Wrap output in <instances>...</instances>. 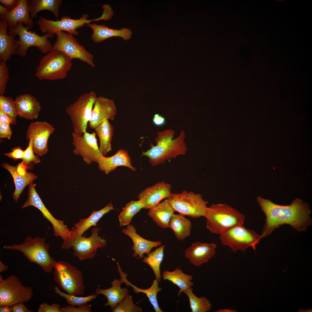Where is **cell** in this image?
Instances as JSON below:
<instances>
[{"mask_svg": "<svg viewBox=\"0 0 312 312\" xmlns=\"http://www.w3.org/2000/svg\"><path fill=\"white\" fill-rule=\"evenodd\" d=\"M257 200L266 216L262 237L270 234L275 228L285 224L291 225L299 231L306 230L311 224L309 207L300 199L294 200L288 205L275 204L269 199L261 197H257Z\"/></svg>", "mask_w": 312, "mask_h": 312, "instance_id": "6da1fadb", "label": "cell"}, {"mask_svg": "<svg viewBox=\"0 0 312 312\" xmlns=\"http://www.w3.org/2000/svg\"><path fill=\"white\" fill-rule=\"evenodd\" d=\"M175 134L174 131L169 129L157 131L155 139L156 145L150 144L151 148L142 153V155L148 157L150 164L156 166L170 159L186 154L187 148L185 141L184 131L181 130L175 138H174Z\"/></svg>", "mask_w": 312, "mask_h": 312, "instance_id": "7a4b0ae2", "label": "cell"}, {"mask_svg": "<svg viewBox=\"0 0 312 312\" xmlns=\"http://www.w3.org/2000/svg\"><path fill=\"white\" fill-rule=\"evenodd\" d=\"M205 217L207 228L212 233L221 234L235 226L243 224L245 216L226 204H213L208 207Z\"/></svg>", "mask_w": 312, "mask_h": 312, "instance_id": "3957f363", "label": "cell"}, {"mask_svg": "<svg viewBox=\"0 0 312 312\" xmlns=\"http://www.w3.org/2000/svg\"><path fill=\"white\" fill-rule=\"evenodd\" d=\"M45 240L38 237L33 238L29 236L22 244L4 246L3 247L8 250L20 251L30 262L39 265L45 273H50L54 268L56 261L50 256L49 253L50 246L45 243Z\"/></svg>", "mask_w": 312, "mask_h": 312, "instance_id": "277c9868", "label": "cell"}, {"mask_svg": "<svg viewBox=\"0 0 312 312\" xmlns=\"http://www.w3.org/2000/svg\"><path fill=\"white\" fill-rule=\"evenodd\" d=\"M103 9V14L97 18L88 19V16L87 14H83L78 19H72L69 16H64L60 20L55 21L47 19L40 16L37 24L39 29L43 33H49L53 35L60 31H64L77 36L79 34L77 29L83 26L85 24L90 23L92 21H107L112 18L114 14L112 10L108 7H104Z\"/></svg>", "mask_w": 312, "mask_h": 312, "instance_id": "5b68a950", "label": "cell"}, {"mask_svg": "<svg viewBox=\"0 0 312 312\" xmlns=\"http://www.w3.org/2000/svg\"><path fill=\"white\" fill-rule=\"evenodd\" d=\"M72 65L71 60L65 54L52 50L41 59L35 75L40 80L62 79L66 77Z\"/></svg>", "mask_w": 312, "mask_h": 312, "instance_id": "8992f818", "label": "cell"}, {"mask_svg": "<svg viewBox=\"0 0 312 312\" xmlns=\"http://www.w3.org/2000/svg\"><path fill=\"white\" fill-rule=\"evenodd\" d=\"M100 230L98 227L93 228L91 235L86 237L78 235L75 227H73L70 230V238L63 242L61 248L68 250L72 248L73 256L80 261L92 259L96 256L98 248L104 247L107 245L106 240L98 235Z\"/></svg>", "mask_w": 312, "mask_h": 312, "instance_id": "52a82bcc", "label": "cell"}, {"mask_svg": "<svg viewBox=\"0 0 312 312\" xmlns=\"http://www.w3.org/2000/svg\"><path fill=\"white\" fill-rule=\"evenodd\" d=\"M54 281L69 294L83 295L86 288L82 272L70 263L63 261L56 262L54 267Z\"/></svg>", "mask_w": 312, "mask_h": 312, "instance_id": "ba28073f", "label": "cell"}, {"mask_svg": "<svg viewBox=\"0 0 312 312\" xmlns=\"http://www.w3.org/2000/svg\"><path fill=\"white\" fill-rule=\"evenodd\" d=\"M97 97L93 91L84 93L66 108V112L71 122L73 132L79 136H81L86 131Z\"/></svg>", "mask_w": 312, "mask_h": 312, "instance_id": "9c48e42d", "label": "cell"}, {"mask_svg": "<svg viewBox=\"0 0 312 312\" xmlns=\"http://www.w3.org/2000/svg\"><path fill=\"white\" fill-rule=\"evenodd\" d=\"M167 199L175 211L180 214L193 218L205 216L208 202L200 194L184 190L180 193H172Z\"/></svg>", "mask_w": 312, "mask_h": 312, "instance_id": "30bf717a", "label": "cell"}, {"mask_svg": "<svg viewBox=\"0 0 312 312\" xmlns=\"http://www.w3.org/2000/svg\"><path fill=\"white\" fill-rule=\"evenodd\" d=\"M23 24L19 23L14 27L8 29V34L17 35L19 37L16 54L22 57H25L28 49L31 46L36 47L43 53H48L52 50L53 45L48 38L52 37L53 34L47 33L40 36L34 31H28L29 28L24 27Z\"/></svg>", "mask_w": 312, "mask_h": 312, "instance_id": "8fae6325", "label": "cell"}, {"mask_svg": "<svg viewBox=\"0 0 312 312\" xmlns=\"http://www.w3.org/2000/svg\"><path fill=\"white\" fill-rule=\"evenodd\" d=\"M33 296L32 288L24 285L17 276L10 275L3 279L0 275V306L27 303Z\"/></svg>", "mask_w": 312, "mask_h": 312, "instance_id": "7c38bea8", "label": "cell"}, {"mask_svg": "<svg viewBox=\"0 0 312 312\" xmlns=\"http://www.w3.org/2000/svg\"><path fill=\"white\" fill-rule=\"evenodd\" d=\"M220 235L222 244L229 247L234 252L239 250L244 252L249 247L255 250L262 238L261 235L246 229L243 224L232 227Z\"/></svg>", "mask_w": 312, "mask_h": 312, "instance_id": "4fadbf2b", "label": "cell"}, {"mask_svg": "<svg viewBox=\"0 0 312 312\" xmlns=\"http://www.w3.org/2000/svg\"><path fill=\"white\" fill-rule=\"evenodd\" d=\"M56 40L52 50L60 51L71 60L78 59L93 68L95 67L94 56L80 44L73 35L64 31L56 34Z\"/></svg>", "mask_w": 312, "mask_h": 312, "instance_id": "5bb4252c", "label": "cell"}, {"mask_svg": "<svg viewBox=\"0 0 312 312\" xmlns=\"http://www.w3.org/2000/svg\"><path fill=\"white\" fill-rule=\"evenodd\" d=\"M72 144L74 148L73 153L82 157L88 165L97 163L99 158L102 155L99 149L95 132L89 133L87 131L81 136L74 132L72 134Z\"/></svg>", "mask_w": 312, "mask_h": 312, "instance_id": "9a60e30c", "label": "cell"}, {"mask_svg": "<svg viewBox=\"0 0 312 312\" xmlns=\"http://www.w3.org/2000/svg\"><path fill=\"white\" fill-rule=\"evenodd\" d=\"M31 206L38 209L43 216L51 224L55 236L61 237L64 241L70 238V230L64 224L63 221L58 220L53 216L44 205L35 187H33L29 189L27 200L22 207L24 208Z\"/></svg>", "mask_w": 312, "mask_h": 312, "instance_id": "2e32d148", "label": "cell"}, {"mask_svg": "<svg viewBox=\"0 0 312 312\" xmlns=\"http://www.w3.org/2000/svg\"><path fill=\"white\" fill-rule=\"evenodd\" d=\"M55 130L52 125L46 122L37 121L30 124L26 137L28 140H32L33 151L36 155L42 156L47 152L48 140Z\"/></svg>", "mask_w": 312, "mask_h": 312, "instance_id": "e0dca14e", "label": "cell"}, {"mask_svg": "<svg viewBox=\"0 0 312 312\" xmlns=\"http://www.w3.org/2000/svg\"><path fill=\"white\" fill-rule=\"evenodd\" d=\"M171 185L163 181L146 188L140 192L139 200L143 205V209H150L159 204L163 199L168 198L172 194Z\"/></svg>", "mask_w": 312, "mask_h": 312, "instance_id": "ac0fdd59", "label": "cell"}, {"mask_svg": "<svg viewBox=\"0 0 312 312\" xmlns=\"http://www.w3.org/2000/svg\"><path fill=\"white\" fill-rule=\"evenodd\" d=\"M117 111L113 100L103 96H97L88 122L89 127L94 129L106 119L114 120Z\"/></svg>", "mask_w": 312, "mask_h": 312, "instance_id": "d6986e66", "label": "cell"}, {"mask_svg": "<svg viewBox=\"0 0 312 312\" xmlns=\"http://www.w3.org/2000/svg\"><path fill=\"white\" fill-rule=\"evenodd\" d=\"M216 247L213 243L196 242L185 250V255L191 263L198 267L207 262L214 256Z\"/></svg>", "mask_w": 312, "mask_h": 312, "instance_id": "ffe728a7", "label": "cell"}, {"mask_svg": "<svg viewBox=\"0 0 312 312\" xmlns=\"http://www.w3.org/2000/svg\"><path fill=\"white\" fill-rule=\"evenodd\" d=\"M98 168L106 174L115 170L120 166L128 168L133 171L136 168L131 164V159L127 151L123 149L118 150L114 155L109 157L101 156L98 162Z\"/></svg>", "mask_w": 312, "mask_h": 312, "instance_id": "44dd1931", "label": "cell"}, {"mask_svg": "<svg viewBox=\"0 0 312 312\" xmlns=\"http://www.w3.org/2000/svg\"><path fill=\"white\" fill-rule=\"evenodd\" d=\"M122 231L132 240L133 246L132 248L134 252L133 255L137 259L143 258L144 254H148L153 248L161 244L160 241H151L142 238L137 233L135 227L132 224L127 225V228L123 229Z\"/></svg>", "mask_w": 312, "mask_h": 312, "instance_id": "7402d4cb", "label": "cell"}, {"mask_svg": "<svg viewBox=\"0 0 312 312\" xmlns=\"http://www.w3.org/2000/svg\"><path fill=\"white\" fill-rule=\"evenodd\" d=\"M14 101L18 116L28 120L37 118L41 107L34 96L29 94H21L16 97Z\"/></svg>", "mask_w": 312, "mask_h": 312, "instance_id": "603a6c76", "label": "cell"}, {"mask_svg": "<svg viewBox=\"0 0 312 312\" xmlns=\"http://www.w3.org/2000/svg\"><path fill=\"white\" fill-rule=\"evenodd\" d=\"M0 19L7 22L8 29L14 27L20 23L24 24L29 29L31 28L33 25V22L29 12L28 0H18L16 6L9 11Z\"/></svg>", "mask_w": 312, "mask_h": 312, "instance_id": "cb8c5ba5", "label": "cell"}, {"mask_svg": "<svg viewBox=\"0 0 312 312\" xmlns=\"http://www.w3.org/2000/svg\"><path fill=\"white\" fill-rule=\"evenodd\" d=\"M86 25L92 30L91 38L95 43H99L113 37H120L125 40L130 39L132 32L129 29L122 28L120 30L111 29L105 24L90 23Z\"/></svg>", "mask_w": 312, "mask_h": 312, "instance_id": "d4e9b609", "label": "cell"}, {"mask_svg": "<svg viewBox=\"0 0 312 312\" xmlns=\"http://www.w3.org/2000/svg\"><path fill=\"white\" fill-rule=\"evenodd\" d=\"M8 25L7 22L0 20V60L7 62L11 55L16 54L18 47V40L15 35L7 33Z\"/></svg>", "mask_w": 312, "mask_h": 312, "instance_id": "484cf974", "label": "cell"}, {"mask_svg": "<svg viewBox=\"0 0 312 312\" xmlns=\"http://www.w3.org/2000/svg\"><path fill=\"white\" fill-rule=\"evenodd\" d=\"M122 283L120 280L114 279L111 283V287L106 289L98 288L95 290V293L97 295L102 294L106 297L107 302L105 303L104 306H110L112 311L128 294L129 292L127 288L121 287L120 285Z\"/></svg>", "mask_w": 312, "mask_h": 312, "instance_id": "4316f807", "label": "cell"}, {"mask_svg": "<svg viewBox=\"0 0 312 312\" xmlns=\"http://www.w3.org/2000/svg\"><path fill=\"white\" fill-rule=\"evenodd\" d=\"M174 212L168 199L166 198L154 207L149 209L148 214L158 226L164 229L168 228L170 219Z\"/></svg>", "mask_w": 312, "mask_h": 312, "instance_id": "83f0119b", "label": "cell"}, {"mask_svg": "<svg viewBox=\"0 0 312 312\" xmlns=\"http://www.w3.org/2000/svg\"><path fill=\"white\" fill-rule=\"evenodd\" d=\"M1 166L7 170L12 176L15 185V191L13 194L14 200L17 202L23 190L27 185L33 182L38 177L32 172H27L24 175L19 174L17 171V166H11L4 163Z\"/></svg>", "mask_w": 312, "mask_h": 312, "instance_id": "f1b7e54d", "label": "cell"}, {"mask_svg": "<svg viewBox=\"0 0 312 312\" xmlns=\"http://www.w3.org/2000/svg\"><path fill=\"white\" fill-rule=\"evenodd\" d=\"M94 130L99 139V150L102 155L105 156L112 150L113 127L109 120L106 119Z\"/></svg>", "mask_w": 312, "mask_h": 312, "instance_id": "f546056e", "label": "cell"}, {"mask_svg": "<svg viewBox=\"0 0 312 312\" xmlns=\"http://www.w3.org/2000/svg\"><path fill=\"white\" fill-rule=\"evenodd\" d=\"M112 202H110L104 207L98 211H93L90 215L86 218H82L75 224V227L77 234L82 236L84 233L91 226H95L100 219L105 214L111 210H114Z\"/></svg>", "mask_w": 312, "mask_h": 312, "instance_id": "4dcf8cb0", "label": "cell"}, {"mask_svg": "<svg viewBox=\"0 0 312 312\" xmlns=\"http://www.w3.org/2000/svg\"><path fill=\"white\" fill-rule=\"evenodd\" d=\"M61 0H34L28 1V9L31 18H36L37 13L42 10L51 11L55 18L60 16L59 9Z\"/></svg>", "mask_w": 312, "mask_h": 312, "instance_id": "1f68e13d", "label": "cell"}, {"mask_svg": "<svg viewBox=\"0 0 312 312\" xmlns=\"http://www.w3.org/2000/svg\"><path fill=\"white\" fill-rule=\"evenodd\" d=\"M168 228L173 231L178 239L182 241L190 235L192 224L184 216L174 214L170 219Z\"/></svg>", "mask_w": 312, "mask_h": 312, "instance_id": "d6a6232c", "label": "cell"}, {"mask_svg": "<svg viewBox=\"0 0 312 312\" xmlns=\"http://www.w3.org/2000/svg\"><path fill=\"white\" fill-rule=\"evenodd\" d=\"M161 277L164 280H167L177 285L179 288L178 295L180 294L184 290L193 286L192 276L185 274L182 270L177 267L173 271L165 270L163 272Z\"/></svg>", "mask_w": 312, "mask_h": 312, "instance_id": "836d02e7", "label": "cell"}, {"mask_svg": "<svg viewBox=\"0 0 312 312\" xmlns=\"http://www.w3.org/2000/svg\"><path fill=\"white\" fill-rule=\"evenodd\" d=\"M165 245H162L155 250L151 251L145 257H144L143 261L149 265L153 270L156 278L159 283L161 281V276L160 266L164 257V249Z\"/></svg>", "mask_w": 312, "mask_h": 312, "instance_id": "e575fe53", "label": "cell"}, {"mask_svg": "<svg viewBox=\"0 0 312 312\" xmlns=\"http://www.w3.org/2000/svg\"><path fill=\"white\" fill-rule=\"evenodd\" d=\"M142 209H143V205L140 200H132L127 203L118 216L120 227L129 224L134 216Z\"/></svg>", "mask_w": 312, "mask_h": 312, "instance_id": "d590c367", "label": "cell"}, {"mask_svg": "<svg viewBox=\"0 0 312 312\" xmlns=\"http://www.w3.org/2000/svg\"><path fill=\"white\" fill-rule=\"evenodd\" d=\"M192 290L191 287L182 292L189 298L192 312H207L210 311L212 306L209 300L203 296L197 297L194 294Z\"/></svg>", "mask_w": 312, "mask_h": 312, "instance_id": "8d00e7d4", "label": "cell"}, {"mask_svg": "<svg viewBox=\"0 0 312 312\" xmlns=\"http://www.w3.org/2000/svg\"><path fill=\"white\" fill-rule=\"evenodd\" d=\"M54 290L55 292L64 298L68 304L70 305L74 306H78L87 303L91 300L96 299L98 295L96 293H93L88 296L83 297L70 295L62 291L57 286H55Z\"/></svg>", "mask_w": 312, "mask_h": 312, "instance_id": "74e56055", "label": "cell"}, {"mask_svg": "<svg viewBox=\"0 0 312 312\" xmlns=\"http://www.w3.org/2000/svg\"><path fill=\"white\" fill-rule=\"evenodd\" d=\"M0 109L10 117L12 121V125L16 124V117L18 115L14 100L12 97L0 95Z\"/></svg>", "mask_w": 312, "mask_h": 312, "instance_id": "f35d334b", "label": "cell"}, {"mask_svg": "<svg viewBox=\"0 0 312 312\" xmlns=\"http://www.w3.org/2000/svg\"><path fill=\"white\" fill-rule=\"evenodd\" d=\"M113 312H141L142 309L133 303L132 296L128 294L112 311Z\"/></svg>", "mask_w": 312, "mask_h": 312, "instance_id": "ab89813d", "label": "cell"}, {"mask_svg": "<svg viewBox=\"0 0 312 312\" xmlns=\"http://www.w3.org/2000/svg\"><path fill=\"white\" fill-rule=\"evenodd\" d=\"M29 140L28 146L24 151L22 162L26 166L27 169H31L33 167V163L36 164L40 163V161L38 156L34 154L32 140L30 139Z\"/></svg>", "mask_w": 312, "mask_h": 312, "instance_id": "60d3db41", "label": "cell"}, {"mask_svg": "<svg viewBox=\"0 0 312 312\" xmlns=\"http://www.w3.org/2000/svg\"><path fill=\"white\" fill-rule=\"evenodd\" d=\"M159 283L156 278L153 281L151 286L148 288L149 291L146 296L156 312H163L159 306L157 299L158 293L163 290L159 287Z\"/></svg>", "mask_w": 312, "mask_h": 312, "instance_id": "b9f144b4", "label": "cell"}, {"mask_svg": "<svg viewBox=\"0 0 312 312\" xmlns=\"http://www.w3.org/2000/svg\"><path fill=\"white\" fill-rule=\"evenodd\" d=\"M6 62L0 60V94L3 95L5 92L9 78V69Z\"/></svg>", "mask_w": 312, "mask_h": 312, "instance_id": "7bdbcfd3", "label": "cell"}, {"mask_svg": "<svg viewBox=\"0 0 312 312\" xmlns=\"http://www.w3.org/2000/svg\"><path fill=\"white\" fill-rule=\"evenodd\" d=\"M61 312H91L92 309L90 306L86 303L78 306V307L71 305L61 307L60 309Z\"/></svg>", "mask_w": 312, "mask_h": 312, "instance_id": "ee69618b", "label": "cell"}, {"mask_svg": "<svg viewBox=\"0 0 312 312\" xmlns=\"http://www.w3.org/2000/svg\"><path fill=\"white\" fill-rule=\"evenodd\" d=\"M60 305L58 304L53 303L50 305L46 302L40 304L37 310L38 312H61L60 309Z\"/></svg>", "mask_w": 312, "mask_h": 312, "instance_id": "f6af8a7d", "label": "cell"}, {"mask_svg": "<svg viewBox=\"0 0 312 312\" xmlns=\"http://www.w3.org/2000/svg\"><path fill=\"white\" fill-rule=\"evenodd\" d=\"M12 151L6 153L4 155L8 157L12 158L14 160L18 159H22L24 154V151L21 149L20 146L14 147L12 149Z\"/></svg>", "mask_w": 312, "mask_h": 312, "instance_id": "bcb514c9", "label": "cell"}, {"mask_svg": "<svg viewBox=\"0 0 312 312\" xmlns=\"http://www.w3.org/2000/svg\"><path fill=\"white\" fill-rule=\"evenodd\" d=\"M12 134L10 124L0 122V138L10 139Z\"/></svg>", "mask_w": 312, "mask_h": 312, "instance_id": "7dc6e473", "label": "cell"}, {"mask_svg": "<svg viewBox=\"0 0 312 312\" xmlns=\"http://www.w3.org/2000/svg\"><path fill=\"white\" fill-rule=\"evenodd\" d=\"M24 302H21L11 306L12 312H33V311L29 309L24 304Z\"/></svg>", "mask_w": 312, "mask_h": 312, "instance_id": "c3c4849f", "label": "cell"}, {"mask_svg": "<svg viewBox=\"0 0 312 312\" xmlns=\"http://www.w3.org/2000/svg\"><path fill=\"white\" fill-rule=\"evenodd\" d=\"M18 0H0L1 5L10 11L17 5Z\"/></svg>", "mask_w": 312, "mask_h": 312, "instance_id": "681fc988", "label": "cell"}, {"mask_svg": "<svg viewBox=\"0 0 312 312\" xmlns=\"http://www.w3.org/2000/svg\"><path fill=\"white\" fill-rule=\"evenodd\" d=\"M152 121L154 125L157 127H161L164 125L166 123V120L164 117L158 114H155L153 118Z\"/></svg>", "mask_w": 312, "mask_h": 312, "instance_id": "f907efd6", "label": "cell"}, {"mask_svg": "<svg viewBox=\"0 0 312 312\" xmlns=\"http://www.w3.org/2000/svg\"><path fill=\"white\" fill-rule=\"evenodd\" d=\"M0 122L11 125L12 121L10 117L0 109Z\"/></svg>", "mask_w": 312, "mask_h": 312, "instance_id": "816d5d0a", "label": "cell"}, {"mask_svg": "<svg viewBox=\"0 0 312 312\" xmlns=\"http://www.w3.org/2000/svg\"><path fill=\"white\" fill-rule=\"evenodd\" d=\"M27 168L26 166L22 162L19 163L17 166V171L18 174L21 175H24L26 173Z\"/></svg>", "mask_w": 312, "mask_h": 312, "instance_id": "f5cc1de1", "label": "cell"}, {"mask_svg": "<svg viewBox=\"0 0 312 312\" xmlns=\"http://www.w3.org/2000/svg\"><path fill=\"white\" fill-rule=\"evenodd\" d=\"M9 10L2 5H0V18L3 17L9 11Z\"/></svg>", "mask_w": 312, "mask_h": 312, "instance_id": "db71d44e", "label": "cell"}, {"mask_svg": "<svg viewBox=\"0 0 312 312\" xmlns=\"http://www.w3.org/2000/svg\"><path fill=\"white\" fill-rule=\"evenodd\" d=\"M0 312H11V306L8 305L0 306Z\"/></svg>", "mask_w": 312, "mask_h": 312, "instance_id": "11a10c76", "label": "cell"}, {"mask_svg": "<svg viewBox=\"0 0 312 312\" xmlns=\"http://www.w3.org/2000/svg\"><path fill=\"white\" fill-rule=\"evenodd\" d=\"M8 268L5 265L1 260L0 261V272H2L6 270Z\"/></svg>", "mask_w": 312, "mask_h": 312, "instance_id": "9f6ffc18", "label": "cell"}, {"mask_svg": "<svg viewBox=\"0 0 312 312\" xmlns=\"http://www.w3.org/2000/svg\"><path fill=\"white\" fill-rule=\"evenodd\" d=\"M216 312H236L237 311L235 310H231L227 309H219Z\"/></svg>", "mask_w": 312, "mask_h": 312, "instance_id": "6f0895ef", "label": "cell"}]
</instances>
